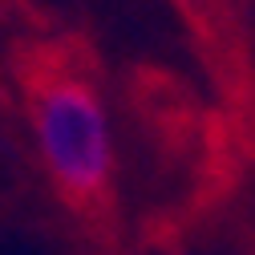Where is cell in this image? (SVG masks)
<instances>
[{"label": "cell", "instance_id": "1", "mask_svg": "<svg viewBox=\"0 0 255 255\" xmlns=\"http://www.w3.org/2000/svg\"><path fill=\"white\" fill-rule=\"evenodd\" d=\"M24 126L37 166L65 203L89 207L110 195L118 138L102 85L65 53H37L24 73Z\"/></svg>", "mask_w": 255, "mask_h": 255}, {"label": "cell", "instance_id": "2", "mask_svg": "<svg viewBox=\"0 0 255 255\" xmlns=\"http://www.w3.org/2000/svg\"><path fill=\"white\" fill-rule=\"evenodd\" d=\"M170 255H239V251H227V247H178Z\"/></svg>", "mask_w": 255, "mask_h": 255}, {"label": "cell", "instance_id": "3", "mask_svg": "<svg viewBox=\"0 0 255 255\" xmlns=\"http://www.w3.org/2000/svg\"><path fill=\"white\" fill-rule=\"evenodd\" d=\"M235 4H251V0H235Z\"/></svg>", "mask_w": 255, "mask_h": 255}]
</instances>
